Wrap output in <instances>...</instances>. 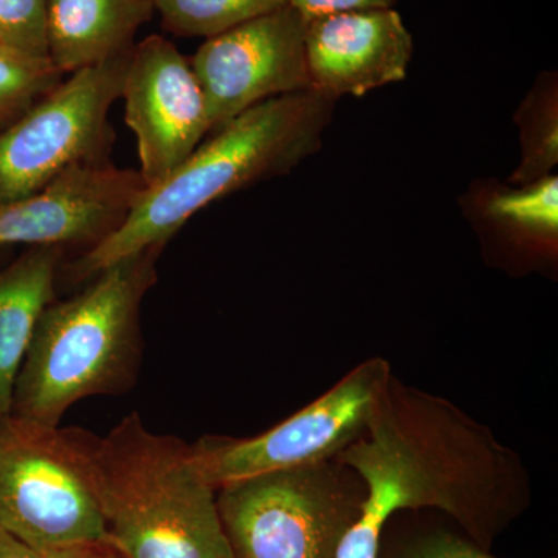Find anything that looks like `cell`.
Segmentation results:
<instances>
[{
    "instance_id": "6da1fadb",
    "label": "cell",
    "mask_w": 558,
    "mask_h": 558,
    "mask_svg": "<svg viewBox=\"0 0 558 558\" xmlns=\"http://www.w3.org/2000/svg\"><path fill=\"white\" fill-rule=\"evenodd\" d=\"M336 459L366 488L337 558H379L385 526L405 509H438L488 550L529 506L527 476L513 451L449 400L395 376L365 435Z\"/></svg>"
},
{
    "instance_id": "5b68a950",
    "label": "cell",
    "mask_w": 558,
    "mask_h": 558,
    "mask_svg": "<svg viewBox=\"0 0 558 558\" xmlns=\"http://www.w3.org/2000/svg\"><path fill=\"white\" fill-rule=\"evenodd\" d=\"M366 488L337 459L277 470L219 488L233 558H337Z\"/></svg>"
},
{
    "instance_id": "52a82bcc",
    "label": "cell",
    "mask_w": 558,
    "mask_h": 558,
    "mask_svg": "<svg viewBox=\"0 0 558 558\" xmlns=\"http://www.w3.org/2000/svg\"><path fill=\"white\" fill-rule=\"evenodd\" d=\"M0 526L40 553L108 542L64 429L0 421Z\"/></svg>"
},
{
    "instance_id": "7402d4cb",
    "label": "cell",
    "mask_w": 558,
    "mask_h": 558,
    "mask_svg": "<svg viewBox=\"0 0 558 558\" xmlns=\"http://www.w3.org/2000/svg\"><path fill=\"white\" fill-rule=\"evenodd\" d=\"M0 558H47L46 553L32 548L0 526Z\"/></svg>"
},
{
    "instance_id": "4fadbf2b",
    "label": "cell",
    "mask_w": 558,
    "mask_h": 558,
    "mask_svg": "<svg viewBox=\"0 0 558 558\" xmlns=\"http://www.w3.org/2000/svg\"><path fill=\"white\" fill-rule=\"evenodd\" d=\"M153 0H47V51L62 75L134 49Z\"/></svg>"
},
{
    "instance_id": "277c9868",
    "label": "cell",
    "mask_w": 558,
    "mask_h": 558,
    "mask_svg": "<svg viewBox=\"0 0 558 558\" xmlns=\"http://www.w3.org/2000/svg\"><path fill=\"white\" fill-rule=\"evenodd\" d=\"M159 252L121 259L80 295L46 307L14 385L11 417L58 428L73 403L126 387L138 357L140 304Z\"/></svg>"
},
{
    "instance_id": "5bb4252c",
    "label": "cell",
    "mask_w": 558,
    "mask_h": 558,
    "mask_svg": "<svg viewBox=\"0 0 558 558\" xmlns=\"http://www.w3.org/2000/svg\"><path fill=\"white\" fill-rule=\"evenodd\" d=\"M61 247L39 245L0 274V421L11 416L14 385L43 312L51 303Z\"/></svg>"
},
{
    "instance_id": "7c38bea8",
    "label": "cell",
    "mask_w": 558,
    "mask_h": 558,
    "mask_svg": "<svg viewBox=\"0 0 558 558\" xmlns=\"http://www.w3.org/2000/svg\"><path fill=\"white\" fill-rule=\"evenodd\" d=\"M413 36L395 9L344 11L307 20L312 87L339 98L363 97L405 80Z\"/></svg>"
},
{
    "instance_id": "30bf717a",
    "label": "cell",
    "mask_w": 558,
    "mask_h": 558,
    "mask_svg": "<svg viewBox=\"0 0 558 558\" xmlns=\"http://www.w3.org/2000/svg\"><path fill=\"white\" fill-rule=\"evenodd\" d=\"M121 98L124 120L137 138L146 189L163 182L211 132L191 61L161 36H149L132 49Z\"/></svg>"
},
{
    "instance_id": "2e32d148",
    "label": "cell",
    "mask_w": 558,
    "mask_h": 558,
    "mask_svg": "<svg viewBox=\"0 0 558 558\" xmlns=\"http://www.w3.org/2000/svg\"><path fill=\"white\" fill-rule=\"evenodd\" d=\"M61 81L62 73L49 60L0 47V124L20 119Z\"/></svg>"
},
{
    "instance_id": "9c48e42d",
    "label": "cell",
    "mask_w": 558,
    "mask_h": 558,
    "mask_svg": "<svg viewBox=\"0 0 558 558\" xmlns=\"http://www.w3.org/2000/svg\"><path fill=\"white\" fill-rule=\"evenodd\" d=\"M307 20L286 5L205 39L191 60L211 131L281 95L314 89L307 69Z\"/></svg>"
},
{
    "instance_id": "9a60e30c",
    "label": "cell",
    "mask_w": 558,
    "mask_h": 558,
    "mask_svg": "<svg viewBox=\"0 0 558 558\" xmlns=\"http://www.w3.org/2000/svg\"><path fill=\"white\" fill-rule=\"evenodd\" d=\"M161 25L185 38H213L289 5L290 0H153Z\"/></svg>"
},
{
    "instance_id": "ac0fdd59",
    "label": "cell",
    "mask_w": 558,
    "mask_h": 558,
    "mask_svg": "<svg viewBox=\"0 0 558 558\" xmlns=\"http://www.w3.org/2000/svg\"><path fill=\"white\" fill-rule=\"evenodd\" d=\"M0 47L49 60L47 0H0Z\"/></svg>"
},
{
    "instance_id": "e0dca14e",
    "label": "cell",
    "mask_w": 558,
    "mask_h": 558,
    "mask_svg": "<svg viewBox=\"0 0 558 558\" xmlns=\"http://www.w3.org/2000/svg\"><path fill=\"white\" fill-rule=\"evenodd\" d=\"M488 213L520 229L556 234L558 229L556 175H546L521 191L499 194L488 205Z\"/></svg>"
},
{
    "instance_id": "8992f818",
    "label": "cell",
    "mask_w": 558,
    "mask_h": 558,
    "mask_svg": "<svg viewBox=\"0 0 558 558\" xmlns=\"http://www.w3.org/2000/svg\"><path fill=\"white\" fill-rule=\"evenodd\" d=\"M131 51L70 73L0 131V202L32 196L73 168L108 163L109 110L121 98Z\"/></svg>"
},
{
    "instance_id": "7a4b0ae2",
    "label": "cell",
    "mask_w": 558,
    "mask_h": 558,
    "mask_svg": "<svg viewBox=\"0 0 558 558\" xmlns=\"http://www.w3.org/2000/svg\"><path fill=\"white\" fill-rule=\"evenodd\" d=\"M337 98L310 89L253 106L202 143L163 182L143 191L119 229L73 267L78 279L149 248H161L196 213L220 197L282 174L322 145Z\"/></svg>"
},
{
    "instance_id": "ffe728a7",
    "label": "cell",
    "mask_w": 558,
    "mask_h": 558,
    "mask_svg": "<svg viewBox=\"0 0 558 558\" xmlns=\"http://www.w3.org/2000/svg\"><path fill=\"white\" fill-rule=\"evenodd\" d=\"M396 3L398 0H290V5L295 7L306 20L344 11L395 9Z\"/></svg>"
},
{
    "instance_id": "ba28073f",
    "label": "cell",
    "mask_w": 558,
    "mask_h": 558,
    "mask_svg": "<svg viewBox=\"0 0 558 558\" xmlns=\"http://www.w3.org/2000/svg\"><path fill=\"white\" fill-rule=\"evenodd\" d=\"M391 376L387 360H365L310 405L255 438L197 440L191 446L194 462L209 486L219 490L264 473L336 459L365 435Z\"/></svg>"
},
{
    "instance_id": "44dd1931",
    "label": "cell",
    "mask_w": 558,
    "mask_h": 558,
    "mask_svg": "<svg viewBox=\"0 0 558 558\" xmlns=\"http://www.w3.org/2000/svg\"><path fill=\"white\" fill-rule=\"evenodd\" d=\"M47 558H128L109 542L86 543L46 553Z\"/></svg>"
},
{
    "instance_id": "8fae6325",
    "label": "cell",
    "mask_w": 558,
    "mask_h": 558,
    "mask_svg": "<svg viewBox=\"0 0 558 558\" xmlns=\"http://www.w3.org/2000/svg\"><path fill=\"white\" fill-rule=\"evenodd\" d=\"M145 190L137 171L73 168L32 196L0 202V247L95 245L119 229Z\"/></svg>"
},
{
    "instance_id": "3957f363",
    "label": "cell",
    "mask_w": 558,
    "mask_h": 558,
    "mask_svg": "<svg viewBox=\"0 0 558 558\" xmlns=\"http://www.w3.org/2000/svg\"><path fill=\"white\" fill-rule=\"evenodd\" d=\"M65 432V429H64ZM100 506L108 542L128 558H233L218 490L191 446L150 433L137 413L102 439L65 432Z\"/></svg>"
},
{
    "instance_id": "d6986e66",
    "label": "cell",
    "mask_w": 558,
    "mask_h": 558,
    "mask_svg": "<svg viewBox=\"0 0 558 558\" xmlns=\"http://www.w3.org/2000/svg\"><path fill=\"white\" fill-rule=\"evenodd\" d=\"M379 558H497L480 548L472 539L459 538L449 532H429L411 538L405 545Z\"/></svg>"
}]
</instances>
